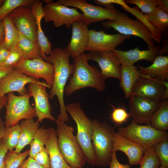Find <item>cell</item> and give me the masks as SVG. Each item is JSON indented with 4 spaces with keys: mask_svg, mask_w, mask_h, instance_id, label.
<instances>
[{
    "mask_svg": "<svg viewBox=\"0 0 168 168\" xmlns=\"http://www.w3.org/2000/svg\"><path fill=\"white\" fill-rule=\"evenodd\" d=\"M106 29L113 28L120 34L133 35L141 38L147 44L148 49L155 47L152 31L144 22L139 20H133L128 15L117 9L116 18L101 23Z\"/></svg>",
    "mask_w": 168,
    "mask_h": 168,
    "instance_id": "cell-6",
    "label": "cell"
},
{
    "mask_svg": "<svg viewBox=\"0 0 168 168\" xmlns=\"http://www.w3.org/2000/svg\"><path fill=\"white\" fill-rule=\"evenodd\" d=\"M158 7L160 9L168 13V0H160V3Z\"/></svg>",
    "mask_w": 168,
    "mask_h": 168,
    "instance_id": "cell-47",
    "label": "cell"
},
{
    "mask_svg": "<svg viewBox=\"0 0 168 168\" xmlns=\"http://www.w3.org/2000/svg\"><path fill=\"white\" fill-rule=\"evenodd\" d=\"M5 128L4 123L0 117V141L1 139L4 130Z\"/></svg>",
    "mask_w": 168,
    "mask_h": 168,
    "instance_id": "cell-51",
    "label": "cell"
},
{
    "mask_svg": "<svg viewBox=\"0 0 168 168\" xmlns=\"http://www.w3.org/2000/svg\"><path fill=\"white\" fill-rule=\"evenodd\" d=\"M20 33V38L16 46L21 52L23 60L32 59L43 57L38 42H35Z\"/></svg>",
    "mask_w": 168,
    "mask_h": 168,
    "instance_id": "cell-26",
    "label": "cell"
},
{
    "mask_svg": "<svg viewBox=\"0 0 168 168\" xmlns=\"http://www.w3.org/2000/svg\"><path fill=\"white\" fill-rule=\"evenodd\" d=\"M48 135V129L43 126L39 128L30 144L29 157L33 159L37 153L45 148Z\"/></svg>",
    "mask_w": 168,
    "mask_h": 168,
    "instance_id": "cell-31",
    "label": "cell"
},
{
    "mask_svg": "<svg viewBox=\"0 0 168 168\" xmlns=\"http://www.w3.org/2000/svg\"><path fill=\"white\" fill-rule=\"evenodd\" d=\"M126 3L134 4L141 10L142 13L149 14L157 9L160 0H126Z\"/></svg>",
    "mask_w": 168,
    "mask_h": 168,
    "instance_id": "cell-35",
    "label": "cell"
},
{
    "mask_svg": "<svg viewBox=\"0 0 168 168\" xmlns=\"http://www.w3.org/2000/svg\"><path fill=\"white\" fill-rule=\"evenodd\" d=\"M14 68L37 79L40 78L44 79L50 88L53 85L54 74V66L42 58L23 60Z\"/></svg>",
    "mask_w": 168,
    "mask_h": 168,
    "instance_id": "cell-11",
    "label": "cell"
},
{
    "mask_svg": "<svg viewBox=\"0 0 168 168\" xmlns=\"http://www.w3.org/2000/svg\"><path fill=\"white\" fill-rule=\"evenodd\" d=\"M33 159L45 168H50L49 156L45 148L37 153Z\"/></svg>",
    "mask_w": 168,
    "mask_h": 168,
    "instance_id": "cell-41",
    "label": "cell"
},
{
    "mask_svg": "<svg viewBox=\"0 0 168 168\" xmlns=\"http://www.w3.org/2000/svg\"><path fill=\"white\" fill-rule=\"evenodd\" d=\"M43 2L42 1L35 0L30 7L32 14L36 23H41L42 19L45 16Z\"/></svg>",
    "mask_w": 168,
    "mask_h": 168,
    "instance_id": "cell-40",
    "label": "cell"
},
{
    "mask_svg": "<svg viewBox=\"0 0 168 168\" xmlns=\"http://www.w3.org/2000/svg\"><path fill=\"white\" fill-rule=\"evenodd\" d=\"M14 151L8 152L6 155L4 168H19L26 157L29 156V150L18 153H15Z\"/></svg>",
    "mask_w": 168,
    "mask_h": 168,
    "instance_id": "cell-33",
    "label": "cell"
},
{
    "mask_svg": "<svg viewBox=\"0 0 168 168\" xmlns=\"http://www.w3.org/2000/svg\"><path fill=\"white\" fill-rule=\"evenodd\" d=\"M7 100V96L6 95L0 96V112L2 108L5 107Z\"/></svg>",
    "mask_w": 168,
    "mask_h": 168,
    "instance_id": "cell-50",
    "label": "cell"
},
{
    "mask_svg": "<svg viewBox=\"0 0 168 168\" xmlns=\"http://www.w3.org/2000/svg\"><path fill=\"white\" fill-rule=\"evenodd\" d=\"M88 26L82 20L73 22L71 26V38L66 49L73 59L84 54L88 38Z\"/></svg>",
    "mask_w": 168,
    "mask_h": 168,
    "instance_id": "cell-20",
    "label": "cell"
},
{
    "mask_svg": "<svg viewBox=\"0 0 168 168\" xmlns=\"http://www.w3.org/2000/svg\"><path fill=\"white\" fill-rule=\"evenodd\" d=\"M10 53L9 51L3 44L0 45V62L2 63L7 58Z\"/></svg>",
    "mask_w": 168,
    "mask_h": 168,
    "instance_id": "cell-45",
    "label": "cell"
},
{
    "mask_svg": "<svg viewBox=\"0 0 168 168\" xmlns=\"http://www.w3.org/2000/svg\"><path fill=\"white\" fill-rule=\"evenodd\" d=\"M7 95L4 122L5 128L17 125L22 119H30L36 116L35 108L30 104L28 94L17 96L10 92Z\"/></svg>",
    "mask_w": 168,
    "mask_h": 168,
    "instance_id": "cell-7",
    "label": "cell"
},
{
    "mask_svg": "<svg viewBox=\"0 0 168 168\" xmlns=\"http://www.w3.org/2000/svg\"><path fill=\"white\" fill-rule=\"evenodd\" d=\"M2 66V64L0 62V68Z\"/></svg>",
    "mask_w": 168,
    "mask_h": 168,
    "instance_id": "cell-55",
    "label": "cell"
},
{
    "mask_svg": "<svg viewBox=\"0 0 168 168\" xmlns=\"http://www.w3.org/2000/svg\"><path fill=\"white\" fill-rule=\"evenodd\" d=\"M70 54L65 48L57 47L46 56L45 61L53 64L54 74L53 85L49 91V98L56 96L60 106V114L58 117L68 122L69 118L66 110L63 98L64 90L67 80L74 72V65L69 63Z\"/></svg>",
    "mask_w": 168,
    "mask_h": 168,
    "instance_id": "cell-1",
    "label": "cell"
},
{
    "mask_svg": "<svg viewBox=\"0 0 168 168\" xmlns=\"http://www.w3.org/2000/svg\"><path fill=\"white\" fill-rule=\"evenodd\" d=\"M141 74L151 78L158 77L162 81H168V56L158 55L152 63L147 67L137 65Z\"/></svg>",
    "mask_w": 168,
    "mask_h": 168,
    "instance_id": "cell-23",
    "label": "cell"
},
{
    "mask_svg": "<svg viewBox=\"0 0 168 168\" xmlns=\"http://www.w3.org/2000/svg\"><path fill=\"white\" fill-rule=\"evenodd\" d=\"M8 152V150L1 140L0 147V168H4V159L6 155Z\"/></svg>",
    "mask_w": 168,
    "mask_h": 168,
    "instance_id": "cell-44",
    "label": "cell"
},
{
    "mask_svg": "<svg viewBox=\"0 0 168 168\" xmlns=\"http://www.w3.org/2000/svg\"><path fill=\"white\" fill-rule=\"evenodd\" d=\"M85 54L73 59L74 69L64 92L67 96L75 91L86 87L92 88L99 92L106 88L105 80L100 72L96 67L90 65Z\"/></svg>",
    "mask_w": 168,
    "mask_h": 168,
    "instance_id": "cell-2",
    "label": "cell"
},
{
    "mask_svg": "<svg viewBox=\"0 0 168 168\" xmlns=\"http://www.w3.org/2000/svg\"><path fill=\"white\" fill-rule=\"evenodd\" d=\"M113 109L111 114L112 121L117 125H120L124 123L131 117L130 113H128L125 110L122 108H115L111 105Z\"/></svg>",
    "mask_w": 168,
    "mask_h": 168,
    "instance_id": "cell-39",
    "label": "cell"
},
{
    "mask_svg": "<svg viewBox=\"0 0 168 168\" xmlns=\"http://www.w3.org/2000/svg\"><path fill=\"white\" fill-rule=\"evenodd\" d=\"M150 25L157 31L163 33L168 28V14L157 7L156 10L149 14H144Z\"/></svg>",
    "mask_w": 168,
    "mask_h": 168,
    "instance_id": "cell-29",
    "label": "cell"
},
{
    "mask_svg": "<svg viewBox=\"0 0 168 168\" xmlns=\"http://www.w3.org/2000/svg\"><path fill=\"white\" fill-rule=\"evenodd\" d=\"M14 68L13 67H1L0 68V80L1 78L6 76Z\"/></svg>",
    "mask_w": 168,
    "mask_h": 168,
    "instance_id": "cell-46",
    "label": "cell"
},
{
    "mask_svg": "<svg viewBox=\"0 0 168 168\" xmlns=\"http://www.w3.org/2000/svg\"><path fill=\"white\" fill-rule=\"evenodd\" d=\"M130 36L120 34H110L103 30H89L88 38L85 51L90 52L113 51Z\"/></svg>",
    "mask_w": 168,
    "mask_h": 168,
    "instance_id": "cell-12",
    "label": "cell"
},
{
    "mask_svg": "<svg viewBox=\"0 0 168 168\" xmlns=\"http://www.w3.org/2000/svg\"><path fill=\"white\" fill-rule=\"evenodd\" d=\"M48 129V135L45 147L49 155L50 168H72L64 160L59 150L56 130L53 128Z\"/></svg>",
    "mask_w": 168,
    "mask_h": 168,
    "instance_id": "cell-22",
    "label": "cell"
},
{
    "mask_svg": "<svg viewBox=\"0 0 168 168\" xmlns=\"http://www.w3.org/2000/svg\"><path fill=\"white\" fill-rule=\"evenodd\" d=\"M163 82L165 86V88L161 101L168 99V81H163Z\"/></svg>",
    "mask_w": 168,
    "mask_h": 168,
    "instance_id": "cell-48",
    "label": "cell"
},
{
    "mask_svg": "<svg viewBox=\"0 0 168 168\" xmlns=\"http://www.w3.org/2000/svg\"><path fill=\"white\" fill-rule=\"evenodd\" d=\"M92 144L96 165L105 167L111 160L113 137L116 132L114 128L106 122L95 119L92 120Z\"/></svg>",
    "mask_w": 168,
    "mask_h": 168,
    "instance_id": "cell-5",
    "label": "cell"
},
{
    "mask_svg": "<svg viewBox=\"0 0 168 168\" xmlns=\"http://www.w3.org/2000/svg\"><path fill=\"white\" fill-rule=\"evenodd\" d=\"M110 168H130V165L122 164L118 161L116 155V152H112L111 158L109 164Z\"/></svg>",
    "mask_w": 168,
    "mask_h": 168,
    "instance_id": "cell-43",
    "label": "cell"
},
{
    "mask_svg": "<svg viewBox=\"0 0 168 168\" xmlns=\"http://www.w3.org/2000/svg\"><path fill=\"white\" fill-rule=\"evenodd\" d=\"M140 77L141 73L136 66L121 65L119 85L123 91L125 98L128 99L130 97L133 86L137 80Z\"/></svg>",
    "mask_w": 168,
    "mask_h": 168,
    "instance_id": "cell-24",
    "label": "cell"
},
{
    "mask_svg": "<svg viewBox=\"0 0 168 168\" xmlns=\"http://www.w3.org/2000/svg\"><path fill=\"white\" fill-rule=\"evenodd\" d=\"M37 42L43 55V59L45 61L46 56L49 55L52 50V45L42 30L41 23H37Z\"/></svg>",
    "mask_w": 168,
    "mask_h": 168,
    "instance_id": "cell-36",
    "label": "cell"
},
{
    "mask_svg": "<svg viewBox=\"0 0 168 168\" xmlns=\"http://www.w3.org/2000/svg\"><path fill=\"white\" fill-rule=\"evenodd\" d=\"M53 1V0H44L43 2H45L46 4L49 3Z\"/></svg>",
    "mask_w": 168,
    "mask_h": 168,
    "instance_id": "cell-52",
    "label": "cell"
},
{
    "mask_svg": "<svg viewBox=\"0 0 168 168\" xmlns=\"http://www.w3.org/2000/svg\"><path fill=\"white\" fill-rule=\"evenodd\" d=\"M165 88L160 78H152L141 74V77L138 78L133 86L131 95L161 101Z\"/></svg>",
    "mask_w": 168,
    "mask_h": 168,
    "instance_id": "cell-18",
    "label": "cell"
},
{
    "mask_svg": "<svg viewBox=\"0 0 168 168\" xmlns=\"http://www.w3.org/2000/svg\"><path fill=\"white\" fill-rule=\"evenodd\" d=\"M23 60V54L20 50L16 46L10 51L9 55L2 63L1 67L14 68Z\"/></svg>",
    "mask_w": 168,
    "mask_h": 168,
    "instance_id": "cell-38",
    "label": "cell"
},
{
    "mask_svg": "<svg viewBox=\"0 0 168 168\" xmlns=\"http://www.w3.org/2000/svg\"><path fill=\"white\" fill-rule=\"evenodd\" d=\"M112 152L120 150L128 156L130 165L140 164L146 150L138 143L115 132L113 137Z\"/></svg>",
    "mask_w": 168,
    "mask_h": 168,
    "instance_id": "cell-19",
    "label": "cell"
},
{
    "mask_svg": "<svg viewBox=\"0 0 168 168\" xmlns=\"http://www.w3.org/2000/svg\"><path fill=\"white\" fill-rule=\"evenodd\" d=\"M161 101H156L138 96L132 95L129 98L132 123L150 125L152 116L159 107Z\"/></svg>",
    "mask_w": 168,
    "mask_h": 168,
    "instance_id": "cell-13",
    "label": "cell"
},
{
    "mask_svg": "<svg viewBox=\"0 0 168 168\" xmlns=\"http://www.w3.org/2000/svg\"><path fill=\"white\" fill-rule=\"evenodd\" d=\"M152 147L160 159L161 166L168 167V138L157 142Z\"/></svg>",
    "mask_w": 168,
    "mask_h": 168,
    "instance_id": "cell-37",
    "label": "cell"
},
{
    "mask_svg": "<svg viewBox=\"0 0 168 168\" xmlns=\"http://www.w3.org/2000/svg\"><path fill=\"white\" fill-rule=\"evenodd\" d=\"M118 133L138 143L146 150L157 142L168 138L166 131L157 130L151 125L132 123L126 127L118 128Z\"/></svg>",
    "mask_w": 168,
    "mask_h": 168,
    "instance_id": "cell-8",
    "label": "cell"
},
{
    "mask_svg": "<svg viewBox=\"0 0 168 168\" xmlns=\"http://www.w3.org/2000/svg\"><path fill=\"white\" fill-rule=\"evenodd\" d=\"M35 78L27 76L14 68L6 76L0 80V96H2L10 92L16 91L19 96L28 94L25 85L30 83L42 84Z\"/></svg>",
    "mask_w": 168,
    "mask_h": 168,
    "instance_id": "cell-17",
    "label": "cell"
},
{
    "mask_svg": "<svg viewBox=\"0 0 168 168\" xmlns=\"http://www.w3.org/2000/svg\"><path fill=\"white\" fill-rule=\"evenodd\" d=\"M44 9L45 21L53 22L56 27L65 25L69 28L73 22L82 20L83 16L76 8H69L53 1L45 4Z\"/></svg>",
    "mask_w": 168,
    "mask_h": 168,
    "instance_id": "cell-10",
    "label": "cell"
},
{
    "mask_svg": "<svg viewBox=\"0 0 168 168\" xmlns=\"http://www.w3.org/2000/svg\"><path fill=\"white\" fill-rule=\"evenodd\" d=\"M66 110L75 121L77 128L76 138L86 162L91 166L96 165L91 138L92 120L86 116L78 103H71L66 105Z\"/></svg>",
    "mask_w": 168,
    "mask_h": 168,
    "instance_id": "cell-3",
    "label": "cell"
},
{
    "mask_svg": "<svg viewBox=\"0 0 168 168\" xmlns=\"http://www.w3.org/2000/svg\"><path fill=\"white\" fill-rule=\"evenodd\" d=\"M8 15L19 33L35 42H37V27L30 8L21 6Z\"/></svg>",
    "mask_w": 168,
    "mask_h": 168,
    "instance_id": "cell-16",
    "label": "cell"
},
{
    "mask_svg": "<svg viewBox=\"0 0 168 168\" xmlns=\"http://www.w3.org/2000/svg\"><path fill=\"white\" fill-rule=\"evenodd\" d=\"M4 1L5 0H0V7L1 6L3 3Z\"/></svg>",
    "mask_w": 168,
    "mask_h": 168,
    "instance_id": "cell-53",
    "label": "cell"
},
{
    "mask_svg": "<svg viewBox=\"0 0 168 168\" xmlns=\"http://www.w3.org/2000/svg\"><path fill=\"white\" fill-rule=\"evenodd\" d=\"M35 0H5L0 7V22L6 15L21 6L30 8Z\"/></svg>",
    "mask_w": 168,
    "mask_h": 168,
    "instance_id": "cell-32",
    "label": "cell"
},
{
    "mask_svg": "<svg viewBox=\"0 0 168 168\" xmlns=\"http://www.w3.org/2000/svg\"><path fill=\"white\" fill-rule=\"evenodd\" d=\"M88 60L96 62L100 68V73L105 80L110 77L120 78V61L113 51L89 52L85 54Z\"/></svg>",
    "mask_w": 168,
    "mask_h": 168,
    "instance_id": "cell-14",
    "label": "cell"
},
{
    "mask_svg": "<svg viewBox=\"0 0 168 168\" xmlns=\"http://www.w3.org/2000/svg\"><path fill=\"white\" fill-rule=\"evenodd\" d=\"M19 168H45L34 159L29 157L24 161Z\"/></svg>",
    "mask_w": 168,
    "mask_h": 168,
    "instance_id": "cell-42",
    "label": "cell"
},
{
    "mask_svg": "<svg viewBox=\"0 0 168 168\" xmlns=\"http://www.w3.org/2000/svg\"><path fill=\"white\" fill-rule=\"evenodd\" d=\"M56 2L80 9L83 12L82 20L87 26L93 22L113 20L117 16V9L113 4L104 7L90 4L85 0H59Z\"/></svg>",
    "mask_w": 168,
    "mask_h": 168,
    "instance_id": "cell-9",
    "label": "cell"
},
{
    "mask_svg": "<svg viewBox=\"0 0 168 168\" xmlns=\"http://www.w3.org/2000/svg\"><path fill=\"white\" fill-rule=\"evenodd\" d=\"M21 129L20 124L5 128L1 140L8 152L13 151L17 146L20 138Z\"/></svg>",
    "mask_w": 168,
    "mask_h": 168,
    "instance_id": "cell-30",
    "label": "cell"
},
{
    "mask_svg": "<svg viewBox=\"0 0 168 168\" xmlns=\"http://www.w3.org/2000/svg\"><path fill=\"white\" fill-rule=\"evenodd\" d=\"M4 39V30L2 22H0V45L3 44Z\"/></svg>",
    "mask_w": 168,
    "mask_h": 168,
    "instance_id": "cell-49",
    "label": "cell"
},
{
    "mask_svg": "<svg viewBox=\"0 0 168 168\" xmlns=\"http://www.w3.org/2000/svg\"><path fill=\"white\" fill-rule=\"evenodd\" d=\"M21 133L18 143L14 152L18 153L25 146L30 145L36 132L39 128L40 124L33 119L23 120L20 122Z\"/></svg>",
    "mask_w": 168,
    "mask_h": 168,
    "instance_id": "cell-25",
    "label": "cell"
},
{
    "mask_svg": "<svg viewBox=\"0 0 168 168\" xmlns=\"http://www.w3.org/2000/svg\"><path fill=\"white\" fill-rule=\"evenodd\" d=\"M151 126L160 131L168 129V100L161 101L160 105L153 114L150 121Z\"/></svg>",
    "mask_w": 168,
    "mask_h": 168,
    "instance_id": "cell-28",
    "label": "cell"
},
{
    "mask_svg": "<svg viewBox=\"0 0 168 168\" xmlns=\"http://www.w3.org/2000/svg\"><path fill=\"white\" fill-rule=\"evenodd\" d=\"M159 45H155L151 49L140 50L138 47L127 51L117 49L113 51L119 58L122 65L131 66L140 60H146L152 63L160 49Z\"/></svg>",
    "mask_w": 168,
    "mask_h": 168,
    "instance_id": "cell-21",
    "label": "cell"
},
{
    "mask_svg": "<svg viewBox=\"0 0 168 168\" xmlns=\"http://www.w3.org/2000/svg\"><path fill=\"white\" fill-rule=\"evenodd\" d=\"M56 132L59 150L66 163L72 168H82L86 161L75 136L74 129L57 118Z\"/></svg>",
    "mask_w": 168,
    "mask_h": 168,
    "instance_id": "cell-4",
    "label": "cell"
},
{
    "mask_svg": "<svg viewBox=\"0 0 168 168\" xmlns=\"http://www.w3.org/2000/svg\"><path fill=\"white\" fill-rule=\"evenodd\" d=\"M140 164V168H158L160 161L152 146L146 150Z\"/></svg>",
    "mask_w": 168,
    "mask_h": 168,
    "instance_id": "cell-34",
    "label": "cell"
},
{
    "mask_svg": "<svg viewBox=\"0 0 168 168\" xmlns=\"http://www.w3.org/2000/svg\"><path fill=\"white\" fill-rule=\"evenodd\" d=\"M50 89L46 82L42 84L30 83L28 87V95L34 100V107L37 121L41 123L45 119L55 121L56 119L52 115V107L49 101V95L46 88Z\"/></svg>",
    "mask_w": 168,
    "mask_h": 168,
    "instance_id": "cell-15",
    "label": "cell"
},
{
    "mask_svg": "<svg viewBox=\"0 0 168 168\" xmlns=\"http://www.w3.org/2000/svg\"><path fill=\"white\" fill-rule=\"evenodd\" d=\"M1 22L4 30V39L3 44L10 51L17 45L19 39L20 33L8 15L3 18Z\"/></svg>",
    "mask_w": 168,
    "mask_h": 168,
    "instance_id": "cell-27",
    "label": "cell"
},
{
    "mask_svg": "<svg viewBox=\"0 0 168 168\" xmlns=\"http://www.w3.org/2000/svg\"><path fill=\"white\" fill-rule=\"evenodd\" d=\"M158 168H168V167H165L161 166H160Z\"/></svg>",
    "mask_w": 168,
    "mask_h": 168,
    "instance_id": "cell-54",
    "label": "cell"
}]
</instances>
